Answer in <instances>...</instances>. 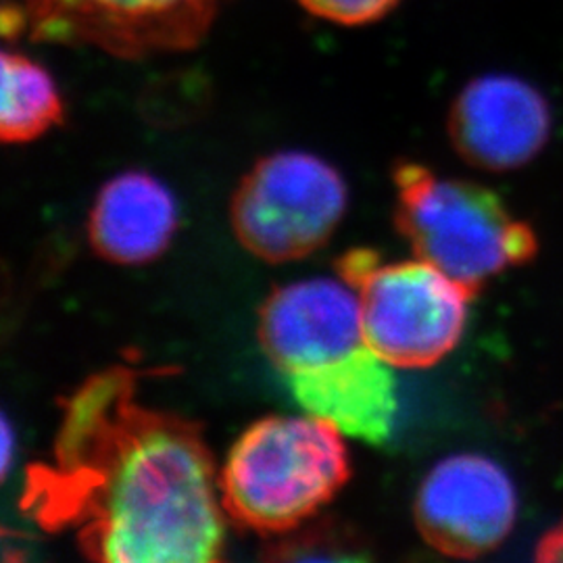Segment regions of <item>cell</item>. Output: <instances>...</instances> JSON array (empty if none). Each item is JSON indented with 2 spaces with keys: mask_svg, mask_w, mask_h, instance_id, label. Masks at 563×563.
<instances>
[{
  "mask_svg": "<svg viewBox=\"0 0 563 563\" xmlns=\"http://www.w3.org/2000/svg\"><path fill=\"white\" fill-rule=\"evenodd\" d=\"M111 365L60 399L48 460L25 470L20 509L71 532L92 562L222 560L225 511L201 426L141 401L142 376Z\"/></svg>",
  "mask_w": 563,
  "mask_h": 563,
  "instance_id": "1",
  "label": "cell"
},
{
  "mask_svg": "<svg viewBox=\"0 0 563 563\" xmlns=\"http://www.w3.org/2000/svg\"><path fill=\"white\" fill-rule=\"evenodd\" d=\"M257 334L307 413L363 443L390 439L399 409L393 365L365 341L346 282L309 278L276 288L262 305Z\"/></svg>",
  "mask_w": 563,
  "mask_h": 563,
  "instance_id": "2",
  "label": "cell"
},
{
  "mask_svg": "<svg viewBox=\"0 0 563 563\" xmlns=\"http://www.w3.org/2000/svg\"><path fill=\"white\" fill-rule=\"evenodd\" d=\"M342 437L334 423L311 413L249 426L220 472L225 516L263 537L316 518L351 476Z\"/></svg>",
  "mask_w": 563,
  "mask_h": 563,
  "instance_id": "3",
  "label": "cell"
},
{
  "mask_svg": "<svg viewBox=\"0 0 563 563\" xmlns=\"http://www.w3.org/2000/svg\"><path fill=\"white\" fill-rule=\"evenodd\" d=\"M395 223L418 260L472 292L539 253L534 228L476 181L444 178L422 163L395 165Z\"/></svg>",
  "mask_w": 563,
  "mask_h": 563,
  "instance_id": "4",
  "label": "cell"
},
{
  "mask_svg": "<svg viewBox=\"0 0 563 563\" xmlns=\"http://www.w3.org/2000/svg\"><path fill=\"white\" fill-rule=\"evenodd\" d=\"M334 267L357 295L365 341L393 367H432L462 341L476 292L434 265L384 263L372 249H353Z\"/></svg>",
  "mask_w": 563,
  "mask_h": 563,
  "instance_id": "5",
  "label": "cell"
},
{
  "mask_svg": "<svg viewBox=\"0 0 563 563\" xmlns=\"http://www.w3.org/2000/svg\"><path fill=\"white\" fill-rule=\"evenodd\" d=\"M346 209L341 174L320 157L280 151L253 165L234 190L236 241L265 263L305 260L336 232Z\"/></svg>",
  "mask_w": 563,
  "mask_h": 563,
  "instance_id": "6",
  "label": "cell"
},
{
  "mask_svg": "<svg viewBox=\"0 0 563 563\" xmlns=\"http://www.w3.org/2000/svg\"><path fill=\"white\" fill-rule=\"evenodd\" d=\"M34 41L90 44L115 57L197 46L218 13V0H25Z\"/></svg>",
  "mask_w": 563,
  "mask_h": 563,
  "instance_id": "7",
  "label": "cell"
},
{
  "mask_svg": "<svg viewBox=\"0 0 563 563\" xmlns=\"http://www.w3.org/2000/svg\"><path fill=\"white\" fill-rule=\"evenodd\" d=\"M413 518L423 541L446 558L476 560L495 551L518 520V493L495 460L457 453L420 484Z\"/></svg>",
  "mask_w": 563,
  "mask_h": 563,
  "instance_id": "8",
  "label": "cell"
},
{
  "mask_svg": "<svg viewBox=\"0 0 563 563\" xmlns=\"http://www.w3.org/2000/svg\"><path fill=\"white\" fill-rule=\"evenodd\" d=\"M446 130L463 162L501 174L541 155L553 132V113L547 97L530 81L511 74H486L460 90Z\"/></svg>",
  "mask_w": 563,
  "mask_h": 563,
  "instance_id": "9",
  "label": "cell"
},
{
  "mask_svg": "<svg viewBox=\"0 0 563 563\" xmlns=\"http://www.w3.org/2000/svg\"><path fill=\"white\" fill-rule=\"evenodd\" d=\"M176 230L174 195L144 172H125L107 181L88 216L92 251L115 265L155 262L172 244Z\"/></svg>",
  "mask_w": 563,
  "mask_h": 563,
  "instance_id": "10",
  "label": "cell"
},
{
  "mask_svg": "<svg viewBox=\"0 0 563 563\" xmlns=\"http://www.w3.org/2000/svg\"><path fill=\"white\" fill-rule=\"evenodd\" d=\"M0 139L32 142L63 123L65 109L57 84L38 60L23 53H2Z\"/></svg>",
  "mask_w": 563,
  "mask_h": 563,
  "instance_id": "11",
  "label": "cell"
},
{
  "mask_svg": "<svg viewBox=\"0 0 563 563\" xmlns=\"http://www.w3.org/2000/svg\"><path fill=\"white\" fill-rule=\"evenodd\" d=\"M369 544L357 530L339 520H307L301 526L272 537L263 547L269 562H363L369 560Z\"/></svg>",
  "mask_w": 563,
  "mask_h": 563,
  "instance_id": "12",
  "label": "cell"
},
{
  "mask_svg": "<svg viewBox=\"0 0 563 563\" xmlns=\"http://www.w3.org/2000/svg\"><path fill=\"white\" fill-rule=\"evenodd\" d=\"M399 0H299L305 11L339 25H365L383 20Z\"/></svg>",
  "mask_w": 563,
  "mask_h": 563,
  "instance_id": "13",
  "label": "cell"
},
{
  "mask_svg": "<svg viewBox=\"0 0 563 563\" xmlns=\"http://www.w3.org/2000/svg\"><path fill=\"white\" fill-rule=\"evenodd\" d=\"M0 30H2V36L7 41H13L21 36L25 30H27V13H25V7L20 2H11V0H4L2 4V11H0Z\"/></svg>",
  "mask_w": 563,
  "mask_h": 563,
  "instance_id": "14",
  "label": "cell"
},
{
  "mask_svg": "<svg viewBox=\"0 0 563 563\" xmlns=\"http://www.w3.org/2000/svg\"><path fill=\"white\" fill-rule=\"evenodd\" d=\"M537 562H563V518L553 523L537 543Z\"/></svg>",
  "mask_w": 563,
  "mask_h": 563,
  "instance_id": "15",
  "label": "cell"
},
{
  "mask_svg": "<svg viewBox=\"0 0 563 563\" xmlns=\"http://www.w3.org/2000/svg\"><path fill=\"white\" fill-rule=\"evenodd\" d=\"M11 463V426L4 420L2 423V474H7Z\"/></svg>",
  "mask_w": 563,
  "mask_h": 563,
  "instance_id": "16",
  "label": "cell"
}]
</instances>
